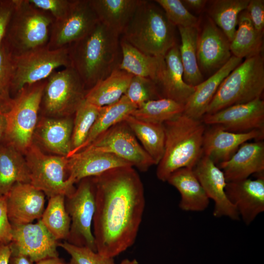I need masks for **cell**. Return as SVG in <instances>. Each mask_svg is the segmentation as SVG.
<instances>
[{
	"mask_svg": "<svg viewBox=\"0 0 264 264\" xmlns=\"http://www.w3.org/2000/svg\"><path fill=\"white\" fill-rule=\"evenodd\" d=\"M93 178V235L96 250L114 258L136 240L145 205L143 185L132 166L112 169Z\"/></svg>",
	"mask_w": 264,
	"mask_h": 264,
	"instance_id": "cell-1",
	"label": "cell"
},
{
	"mask_svg": "<svg viewBox=\"0 0 264 264\" xmlns=\"http://www.w3.org/2000/svg\"><path fill=\"white\" fill-rule=\"evenodd\" d=\"M120 36L99 22L88 34L67 45L71 66L87 91L118 68Z\"/></svg>",
	"mask_w": 264,
	"mask_h": 264,
	"instance_id": "cell-2",
	"label": "cell"
},
{
	"mask_svg": "<svg viewBox=\"0 0 264 264\" xmlns=\"http://www.w3.org/2000/svg\"><path fill=\"white\" fill-rule=\"evenodd\" d=\"M165 142L163 157L157 165L156 176L166 181L175 171L193 168L203 155L205 125L201 120L182 114L163 123Z\"/></svg>",
	"mask_w": 264,
	"mask_h": 264,
	"instance_id": "cell-3",
	"label": "cell"
},
{
	"mask_svg": "<svg viewBox=\"0 0 264 264\" xmlns=\"http://www.w3.org/2000/svg\"><path fill=\"white\" fill-rule=\"evenodd\" d=\"M175 27L158 4L141 0L121 38L146 54L164 58L176 44Z\"/></svg>",
	"mask_w": 264,
	"mask_h": 264,
	"instance_id": "cell-4",
	"label": "cell"
},
{
	"mask_svg": "<svg viewBox=\"0 0 264 264\" xmlns=\"http://www.w3.org/2000/svg\"><path fill=\"white\" fill-rule=\"evenodd\" d=\"M264 90V58L262 54L245 59L223 80L205 114L261 98Z\"/></svg>",
	"mask_w": 264,
	"mask_h": 264,
	"instance_id": "cell-5",
	"label": "cell"
},
{
	"mask_svg": "<svg viewBox=\"0 0 264 264\" xmlns=\"http://www.w3.org/2000/svg\"><path fill=\"white\" fill-rule=\"evenodd\" d=\"M14 9L4 40L14 55L47 45L54 18L28 0H14Z\"/></svg>",
	"mask_w": 264,
	"mask_h": 264,
	"instance_id": "cell-6",
	"label": "cell"
},
{
	"mask_svg": "<svg viewBox=\"0 0 264 264\" xmlns=\"http://www.w3.org/2000/svg\"><path fill=\"white\" fill-rule=\"evenodd\" d=\"M46 79L24 87L12 98L5 112L6 129L3 141L21 153L33 144Z\"/></svg>",
	"mask_w": 264,
	"mask_h": 264,
	"instance_id": "cell-7",
	"label": "cell"
},
{
	"mask_svg": "<svg viewBox=\"0 0 264 264\" xmlns=\"http://www.w3.org/2000/svg\"><path fill=\"white\" fill-rule=\"evenodd\" d=\"M87 91L72 67L56 70L46 79L40 108L51 116H70L85 100Z\"/></svg>",
	"mask_w": 264,
	"mask_h": 264,
	"instance_id": "cell-8",
	"label": "cell"
},
{
	"mask_svg": "<svg viewBox=\"0 0 264 264\" xmlns=\"http://www.w3.org/2000/svg\"><path fill=\"white\" fill-rule=\"evenodd\" d=\"M13 61L10 94L16 95L25 86L46 79L57 68L71 66L67 46L50 49L46 45L14 55Z\"/></svg>",
	"mask_w": 264,
	"mask_h": 264,
	"instance_id": "cell-9",
	"label": "cell"
},
{
	"mask_svg": "<svg viewBox=\"0 0 264 264\" xmlns=\"http://www.w3.org/2000/svg\"><path fill=\"white\" fill-rule=\"evenodd\" d=\"M30 184L48 198L64 195L67 197L75 190L67 181L68 158L44 154L33 143L24 153Z\"/></svg>",
	"mask_w": 264,
	"mask_h": 264,
	"instance_id": "cell-10",
	"label": "cell"
},
{
	"mask_svg": "<svg viewBox=\"0 0 264 264\" xmlns=\"http://www.w3.org/2000/svg\"><path fill=\"white\" fill-rule=\"evenodd\" d=\"M65 206L71 220L66 242L97 252L91 225L96 208L93 177L83 179L74 192L65 197Z\"/></svg>",
	"mask_w": 264,
	"mask_h": 264,
	"instance_id": "cell-11",
	"label": "cell"
},
{
	"mask_svg": "<svg viewBox=\"0 0 264 264\" xmlns=\"http://www.w3.org/2000/svg\"><path fill=\"white\" fill-rule=\"evenodd\" d=\"M84 149L113 154L141 172L155 165L124 120L111 127Z\"/></svg>",
	"mask_w": 264,
	"mask_h": 264,
	"instance_id": "cell-12",
	"label": "cell"
},
{
	"mask_svg": "<svg viewBox=\"0 0 264 264\" xmlns=\"http://www.w3.org/2000/svg\"><path fill=\"white\" fill-rule=\"evenodd\" d=\"M98 22L90 0H71L66 14L54 20L47 46L50 49L67 46L88 34Z\"/></svg>",
	"mask_w": 264,
	"mask_h": 264,
	"instance_id": "cell-13",
	"label": "cell"
},
{
	"mask_svg": "<svg viewBox=\"0 0 264 264\" xmlns=\"http://www.w3.org/2000/svg\"><path fill=\"white\" fill-rule=\"evenodd\" d=\"M11 254L28 257L33 263L59 256L58 241L49 232L41 220L36 223L12 225Z\"/></svg>",
	"mask_w": 264,
	"mask_h": 264,
	"instance_id": "cell-14",
	"label": "cell"
},
{
	"mask_svg": "<svg viewBox=\"0 0 264 264\" xmlns=\"http://www.w3.org/2000/svg\"><path fill=\"white\" fill-rule=\"evenodd\" d=\"M201 120L205 125L217 126L233 132L264 131V101L258 98L232 105L212 114H205Z\"/></svg>",
	"mask_w": 264,
	"mask_h": 264,
	"instance_id": "cell-15",
	"label": "cell"
},
{
	"mask_svg": "<svg viewBox=\"0 0 264 264\" xmlns=\"http://www.w3.org/2000/svg\"><path fill=\"white\" fill-rule=\"evenodd\" d=\"M232 56L230 42L208 16L198 33L197 59L200 71L212 74Z\"/></svg>",
	"mask_w": 264,
	"mask_h": 264,
	"instance_id": "cell-16",
	"label": "cell"
},
{
	"mask_svg": "<svg viewBox=\"0 0 264 264\" xmlns=\"http://www.w3.org/2000/svg\"><path fill=\"white\" fill-rule=\"evenodd\" d=\"M193 169L207 197L214 202L213 216L239 220L240 215L225 193L227 181L222 171L203 155Z\"/></svg>",
	"mask_w": 264,
	"mask_h": 264,
	"instance_id": "cell-17",
	"label": "cell"
},
{
	"mask_svg": "<svg viewBox=\"0 0 264 264\" xmlns=\"http://www.w3.org/2000/svg\"><path fill=\"white\" fill-rule=\"evenodd\" d=\"M5 197L12 225L30 223L41 219L45 209V194L30 183H15Z\"/></svg>",
	"mask_w": 264,
	"mask_h": 264,
	"instance_id": "cell-18",
	"label": "cell"
},
{
	"mask_svg": "<svg viewBox=\"0 0 264 264\" xmlns=\"http://www.w3.org/2000/svg\"><path fill=\"white\" fill-rule=\"evenodd\" d=\"M225 193L246 225L264 211V176L227 182Z\"/></svg>",
	"mask_w": 264,
	"mask_h": 264,
	"instance_id": "cell-19",
	"label": "cell"
},
{
	"mask_svg": "<svg viewBox=\"0 0 264 264\" xmlns=\"http://www.w3.org/2000/svg\"><path fill=\"white\" fill-rule=\"evenodd\" d=\"M210 126L204 132L202 153L216 165L229 160L243 143L252 139L263 140L264 138V131L237 133L217 126Z\"/></svg>",
	"mask_w": 264,
	"mask_h": 264,
	"instance_id": "cell-20",
	"label": "cell"
},
{
	"mask_svg": "<svg viewBox=\"0 0 264 264\" xmlns=\"http://www.w3.org/2000/svg\"><path fill=\"white\" fill-rule=\"evenodd\" d=\"M67 158V181L72 185L83 179L98 176L112 169L133 167L113 154L88 149H84Z\"/></svg>",
	"mask_w": 264,
	"mask_h": 264,
	"instance_id": "cell-21",
	"label": "cell"
},
{
	"mask_svg": "<svg viewBox=\"0 0 264 264\" xmlns=\"http://www.w3.org/2000/svg\"><path fill=\"white\" fill-rule=\"evenodd\" d=\"M223 172L227 182L244 179L264 171V142H246L227 161L217 165Z\"/></svg>",
	"mask_w": 264,
	"mask_h": 264,
	"instance_id": "cell-22",
	"label": "cell"
},
{
	"mask_svg": "<svg viewBox=\"0 0 264 264\" xmlns=\"http://www.w3.org/2000/svg\"><path fill=\"white\" fill-rule=\"evenodd\" d=\"M165 67L156 84L162 98H168L184 105L195 90V87L184 80L183 68L179 46L175 44L164 56Z\"/></svg>",
	"mask_w": 264,
	"mask_h": 264,
	"instance_id": "cell-23",
	"label": "cell"
},
{
	"mask_svg": "<svg viewBox=\"0 0 264 264\" xmlns=\"http://www.w3.org/2000/svg\"><path fill=\"white\" fill-rule=\"evenodd\" d=\"M242 62V59L232 55L223 66L195 86L194 92L184 105L183 114L201 120L222 82Z\"/></svg>",
	"mask_w": 264,
	"mask_h": 264,
	"instance_id": "cell-24",
	"label": "cell"
},
{
	"mask_svg": "<svg viewBox=\"0 0 264 264\" xmlns=\"http://www.w3.org/2000/svg\"><path fill=\"white\" fill-rule=\"evenodd\" d=\"M166 181L180 193L179 207L181 210L200 212L208 207L210 199L193 168L185 167L178 169L171 174Z\"/></svg>",
	"mask_w": 264,
	"mask_h": 264,
	"instance_id": "cell-25",
	"label": "cell"
},
{
	"mask_svg": "<svg viewBox=\"0 0 264 264\" xmlns=\"http://www.w3.org/2000/svg\"><path fill=\"white\" fill-rule=\"evenodd\" d=\"M73 120L70 117L45 118L36 127L39 140L47 150L66 156L71 151Z\"/></svg>",
	"mask_w": 264,
	"mask_h": 264,
	"instance_id": "cell-26",
	"label": "cell"
},
{
	"mask_svg": "<svg viewBox=\"0 0 264 264\" xmlns=\"http://www.w3.org/2000/svg\"><path fill=\"white\" fill-rule=\"evenodd\" d=\"M121 59L118 68L133 76L159 81L165 67L164 58L146 54L122 38L120 39Z\"/></svg>",
	"mask_w": 264,
	"mask_h": 264,
	"instance_id": "cell-27",
	"label": "cell"
},
{
	"mask_svg": "<svg viewBox=\"0 0 264 264\" xmlns=\"http://www.w3.org/2000/svg\"><path fill=\"white\" fill-rule=\"evenodd\" d=\"M99 22L121 35L141 0H90Z\"/></svg>",
	"mask_w": 264,
	"mask_h": 264,
	"instance_id": "cell-28",
	"label": "cell"
},
{
	"mask_svg": "<svg viewBox=\"0 0 264 264\" xmlns=\"http://www.w3.org/2000/svg\"><path fill=\"white\" fill-rule=\"evenodd\" d=\"M22 153L4 141L0 144V196L6 195L16 183H30L27 163Z\"/></svg>",
	"mask_w": 264,
	"mask_h": 264,
	"instance_id": "cell-29",
	"label": "cell"
},
{
	"mask_svg": "<svg viewBox=\"0 0 264 264\" xmlns=\"http://www.w3.org/2000/svg\"><path fill=\"white\" fill-rule=\"evenodd\" d=\"M132 76L116 69L87 91L85 100L100 108L117 102L125 94Z\"/></svg>",
	"mask_w": 264,
	"mask_h": 264,
	"instance_id": "cell-30",
	"label": "cell"
},
{
	"mask_svg": "<svg viewBox=\"0 0 264 264\" xmlns=\"http://www.w3.org/2000/svg\"><path fill=\"white\" fill-rule=\"evenodd\" d=\"M140 142L144 150L157 165L165 149V136L163 124L154 123L138 119L131 115L124 119Z\"/></svg>",
	"mask_w": 264,
	"mask_h": 264,
	"instance_id": "cell-31",
	"label": "cell"
},
{
	"mask_svg": "<svg viewBox=\"0 0 264 264\" xmlns=\"http://www.w3.org/2000/svg\"><path fill=\"white\" fill-rule=\"evenodd\" d=\"M238 28L230 42V50L233 56L245 59L262 54L263 34L253 26L246 10L239 15Z\"/></svg>",
	"mask_w": 264,
	"mask_h": 264,
	"instance_id": "cell-32",
	"label": "cell"
},
{
	"mask_svg": "<svg viewBox=\"0 0 264 264\" xmlns=\"http://www.w3.org/2000/svg\"><path fill=\"white\" fill-rule=\"evenodd\" d=\"M177 27L181 38L179 51L183 68L184 80L188 85L195 87L204 81L197 59L199 27Z\"/></svg>",
	"mask_w": 264,
	"mask_h": 264,
	"instance_id": "cell-33",
	"label": "cell"
},
{
	"mask_svg": "<svg viewBox=\"0 0 264 264\" xmlns=\"http://www.w3.org/2000/svg\"><path fill=\"white\" fill-rule=\"evenodd\" d=\"M137 108L125 95L117 102L101 108L99 113L88 137L78 150L82 151L89 145L102 133L125 118ZM76 154V153H75Z\"/></svg>",
	"mask_w": 264,
	"mask_h": 264,
	"instance_id": "cell-34",
	"label": "cell"
},
{
	"mask_svg": "<svg viewBox=\"0 0 264 264\" xmlns=\"http://www.w3.org/2000/svg\"><path fill=\"white\" fill-rule=\"evenodd\" d=\"M250 0H215L210 2L208 17L231 42L237 29L240 14L245 10Z\"/></svg>",
	"mask_w": 264,
	"mask_h": 264,
	"instance_id": "cell-35",
	"label": "cell"
},
{
	"mask_svg": "<svg viewBox=\"0 0 264 264\" xmlns=\"http://www.w3.org/2000/svg\"><path fill=\"white\" fill-rule=\"evenodd\" d=\"M65 197L64 195L50 197L40 219L58 241L66 240L70 231L71 220L66 208Z\"/></svg>",
	"mask_w": 264,
	"mask_h": 264,
	"instance_id": "cell-36",
	"label": "cell"
},
{
	"mask_svg": "<svg viewBox=\"0 0 264 264\" xmlns=\"http://www.w3.org/2000/svg\"><path fill=\"white\" fill-rule=\"evenodd\" d=\"M184 105L173 100L161 98L148 101L132 113L134 117L146 122L163 124L183 113Z\"/></svg>",
	"mask_w": 264,
	"mask_h": 264,
	"instance_id": "cell-37",
	"label": "cell"
},
{
	"mask_svg": "<svg viewBox=\"0 0 264 264\" xmlns=\"http://www.w3.org/2000/svg\"><path fill=\"white\" fill-rule=\"evenodd\" d=\"M101 108L85 100L78 107L73 118L71 151L67 157L76 153L84 143L98 117Z\"/></svg>",
	"mask_w": 264,
	"mask_h": 264,
	"instance_id": "cell-38",
	"label": "cell"
},
{
	"mask_svg": "<svg viewBox=\"0 0 264 264\" xmlns=\"http://www.w3.org/2000/svg\"><path fill=\"white\" fill-rule=\"evenodd\" d=\"M124 95L137 108L148 101L162 98L153 80L137 76H132Z\"/></svg>",
	"mask_w": 264,
	"mask_h": 264,
	"instance_id": "cell-39",
	"label": "cell"
},
{
	"mask_svg": "<svg viewBox=\"0 0 264 264\" xmlns=\"http://www.w3.org/2000/svg\"><path fill=\"white\" fill-rule=\"evenodd\" d=\"M167 19L175 26L198 27V19L192 14L180 0H155Z\"/></svg>",
	"mask_w": 264,
	"mask_h": 264,
	"instance_id": "cell-40",
	"label": "cell"
},
{
	"mask_svg": "<svg viewBox=\"0 0 264 264\" xmlns=\"http://www.w3.org/2000/svg\"><path fill=\"white\" fill-rule=\"evenodd\" d=\"M14 55L3 39L0 44V97L10 104V88L14 70Z\"/></svg>",
	"mask_w": 264,
	"mask_h": 264,
	"instance_id": "cell-41",
	"label": "cell"
},
{
	"mask_svg": "<svg viewBox=\"0 0 264 264\" xmlns=\"http://www.w3.org/2000/svg\"><path fill=\"white\" fill-rule=\"evenodd\" d=\"M70 256L69 264H115L114 258L105 257L86 246H79L65 241L59 243Z\"/></svg>",
	"mask_w": 264,
	"mask_h": 264,
	"instance_id": "cell-42",
	"label": "cell"
},
{
	"mask_svg": "<svg viewBox=\"0 0 264 264\" xmlns=\"http://www.w3.org/2000/svg\"><path fill=\"white\" fill-rule=\"evenodd\" d=\"M34 7L48 12L54 20L62 18L67 12L71 0H28Z\"/></svg>",
	"mask_w": 264,
	"mask_h": 264,
	"instance_id": "cell-43",
	"label": "cell"
},
{
	"mask_svg": "<svg viewBox=\"0 0 264 264\" xmlns=\"http://www.w3.org/2000/svg\"><path fill=\"white\" fill-rule=\"evenodd\" d=\"M12 239V226L9 220L5 196H0V243L9 244Z\"/></svg>",
	"mask_w": 264,
	"mask_h": 264,
	"instance_id": "cell-44",
	"label": "cell"
},
{
	"mask_svg": "<svg viewBox=\"0 0 264 264\" xmlns=\"http://www.w3.org/2000/svg\"><path fill=\"white\" fill-rule=\"evenodd\" d=\"M255 28L264 33V0H250L245 9Z\"/></svg>",
	"mask_w": 264,
	"mask_h": 264,
	"instance_id": "cell-45",
	"label": "cell"
},
{
	"mask_svg": "<svg viewBox=\"0 0 264 264\" xmlns=\"http://www.w3.org/2000/svg\"><path fill=\"white\" fill-rule=\"evenodd\" d=\"M14 9V0H0V44L5 36Z\"/></svg>",
	"mask_w": 264,
	"mask_h": 264,
	"instance_id": "cell-46",
	"label": "cell"
},
{
	"mask_svg": "<svg viewBox=\"0 0 264 264\" xmlns=\"http://www.w3.org/2000/svg\"><path fill=\"white\" fill-rule=\"evenodd\" d=\"M187 8H189L197 12L203 9L208 3L206 0H181Z\"/></svg>",
	"mask_w": 264,
	"mask_h": 264,
	"instance_id": "cell-47",
	"label": "cell"
},
{
	"mask_svg": "<svg viewBox=\"0 0 264 264\" xmlns=\"http://www.w3.org/2000/svg\"><path fill=\"white\" fill-rule=\"evenodd\" d=\"M11 254L9 244L0 243V264H9Z\"/></svg>",
	"mask_w": 264,
	"mask_h": 264,
	"instance_id": "cell-48",
	"label": "cell"
},
{
	"mask_svg": "<svg viewBox=\"0 0 264 264\" xmlns=\"http://www.w3.org/2000/svg\"><path fill=\"white\" fill-rule=\"evenodd\" d=\"M9 264H33V262L26 256L11 254Z\"/></svg>",
	"mask_w": 264,
	"mask_h": 264,
	"instance_id": "cell-49",
	"label": "cell"
},
{
	"mask_svg": "<svg viewBox=\"0 0 264 264\" xmlns=\"http://www.w3.org/2000/svg\"><path fill=\"white\" fill-rule=\"evenodd\" d=\"M6 129V119L5 112L0 111V144L4 139Z\"/></svg>",
	"mask_w": 264,
	"mask_h": 264,
	"instance_id": "cell-50",
	"label": "cell"
},
{
	"mask_svg": "<svg viewBox=\"0 0 264 264\" xmlns=\"http://www.w3.org/2000/svg\"><path fill=\"white\" fill-rule=\"evenodd\" d=\"M35 264H69V263H66L63 259L57 257L43 259Z\"/></svg>",
	"mask_w": 264,
	"mask_h": 264,
	"instance_id": "cell-51",
	"label": "cell"
},
{
	"mask_svg": "<svg viewBox=\"0 0 264 264\" xmlns=\"http://www.w3.org/2000/svg\"><path fill=\"white\" fill-rule=\"evenodd\" d=\"M10 104L6 103L0 97V111L5 112L9 109Z\"/></svg>",
	"mask_w": 264,
	"mask_h": 264,
	"instance_id": "cell-52",
	"label": "cell"
},
{
	"mask_svg": "<svg viewBox=\"0 0 264 264\" xmlns=\"http://www.w3.org/2000/svg\"><path fill=\"white\" fill-rule=\"evenodd\" d=\"M118 264H138V262L136 259H133L131 260L128 259H126L122 260L121 263Z\"/></svg>",
	"mask_w": 264,
	"mask_h": 264,
	"instance_id": "cell-53",
	"label": "cell"
}]
</instances>
